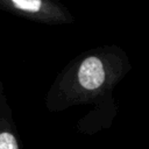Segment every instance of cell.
<instances>
[{"instance_id":"obj_3","label":"cell","mask_w":149,"mask_h":149,"mask_svg":"<svg viewBox=\"0 0 149 149\" xmlns=\"http://www.w3.org/2000/svg\"><path fill=\"white\" fill-rule=\"evenodd\" d=\"M0 149H20L16 130L8 108L0 101Z\"/></svg>"},{"instance_id":"obj_1","label":"cell","mask_w":149,"mask_h":149,"mask_svg":"<svg viewBox=\"0 0 149 149\" xmlns=\"http://www.w3.org/2000/svg\"><path fill=\"white\" fill-rule=\"evenodd\" d=\"M116 80V74L106 68L105 61L98 55H90L80 61L70 81H63L48 97L49 109L87 102L106 93Z\"/></svg>"},{"instance_id":"obj_2","label":"cell","mask_w":149,"mask_h":149,"mask_svg":"<svg viewBox=\"0 0 149 149\" xmlns=\"http://www.w3.org/2000/svg\"><path fill=\"white\" fill-rule=\"evenodd\" d=\"M0 7L40 22L62 23L71 21L69 13L52 0H0Z\"/></svg>"}]
</instances>
